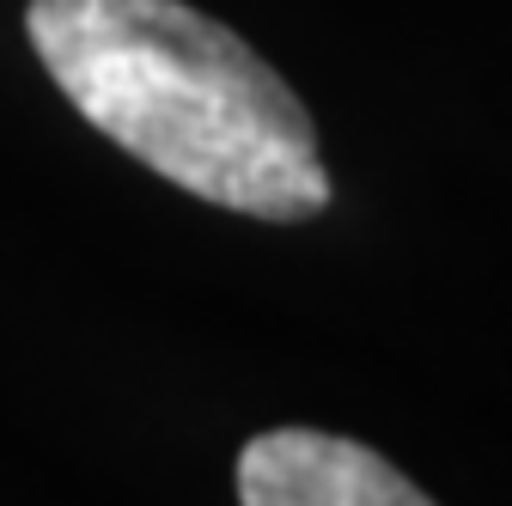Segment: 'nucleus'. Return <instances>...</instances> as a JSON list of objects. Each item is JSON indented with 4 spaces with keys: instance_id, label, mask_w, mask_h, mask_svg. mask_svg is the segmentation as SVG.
<instances>
[{
    "instance_id": "nucleus-2",
    "label": "nucleus",
    "mask_w": 512,
    "mask_h": 506,
    "mask_svg": "<svg viewBox=\"0 0 512 506\" xmlns=\"http://www.w3.org/2000/svg\"><path fill=\"white\" fill-rule=\"evenodd\" d=\"M238 500L244 506H421L427 488L342 433L275 427L238 452Z\"/></svg>"
},
{
    "instance_id": "nucleus-1",
    "label": "nucleus",
    "mask_w": 512,
    "mask_h": 506,
    "mask_svg": "<svg viewBox=\"0 0 512 506\" xmlns=\"http://www.w3.org/2000/svg\"><path fill=\"white\" fill-rule=\"evenodd\" d=\"M31 49L92 129L165 183L250 220H311L330 171L293 86L183 0H31Z\"/></svg>"
}]
</instances>
